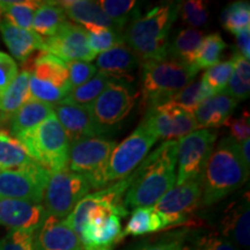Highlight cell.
<instances>
[{
    "label": "cell",
    "instance_id": "cell-30",
    "mask_svg": "<svg viewBox=\"0 0 250 250\" xmlns=\"http://www.w3.org/2000/svg\"><path fill=\"white\" fill-rule=\"evenodd\" d=\"M112 81L115 80L98 72V74L89 81H87L86 83L70 90V93L65 96V99L61 103L89 108L90 104L101 95L103 90L107 88Z\"/></svg>",
    "mask_w": 250,
    "mask_h": 250
},
{
    "label": "cell",
    "instance_id": "cell-17",
    "mask_svg": "<svg viewBox=\"0 0 250 250\" xmlns=\"http://www.w3.org/2000/svg\"><path fill=\"white\" fill-rule=\"evenodd\" d=\"M116 214L95 218L83 225L79 239L83 250H112L123 240L122 223Z\"/></svg>",
    "mask_w": 250,
    "mask_h": 250
},
{
    "label": "cell",
    "instance_id": "cell-40",
    "mask_svg": "<svg viewBox=\"0 0 250 250\" xmlns=\"http://www.w3.org/2000/svg\"><path fill=\"white\" fill-rule=\"evenodd\" d=\"M233 67L234 64L232 59L226 62H219L213 66L206 68L202 77V81L211 90H213L214 94L224 92L230 79V76H232Z\"/></svg>",
    "mask_w": 250,
    "mask_h": 250
},
{
    "label": "cell",
    "instance_id": "cell-24",
    "mask_svg": "<svg viewBox=\"0 0 250 250\" xmlns=\"http://www.w3.org/2000/svg\"><path fill=\"white\" fill-rule=\"evenodd\" d=\"M58 5L64 9L66 17L74 22L83 26L86 31L96 29H112L117 30L116 24L109 19L102 8L100 7L99 1L93 0H66L58 1Z\"/></svg>",
    "mask_w": 250,
    "mask_h": 250
},
{
    "label": "cell",
    "instance_id": "cell-3",
    "mask_svg": "<svg viewBox=\"0 0 250 250\" xmlns=\"http://www.w3.org/2000/svg\"><path fill=\"white\" fill-rule=\"evenodd\" d=\"M179 17V4L162 2L132 21L125 33L124 43L140 62L167 58L169 33Z\"/></svg>",
    "mask_w": 250,
    "mask_h": 250
},
{
    "label": "cell",
    "instance_id": "cell-47",
    "mask_svg": "<svg viewBox=\"0 0 250 250\" xmlns=\"http://www.w3.org/2000/svg\"><path fill=\"white\" fill-rule=\"evenodd\" d=\"M235 52L243 58L250 57V28L245 29L235 35Z\"/></svg>",
    "mask_w": 250,
    "mask_h": 250
},
{
    "label": "cell",
    "instance_id": "cell-50",
    "mask_svg": "<svg viewBox=\"0 0 250 250\" xmlns=\"http://www.w3.org/2000/svg\"><path fill=\"white\" fill-rule=\"evenodd\" d=\"M183 250H184V246H183Z\"/></svg>",
    "mask_w": 250,
    "mask_h": 250
},
{
    "label": "cell",
    "instance_id": "cell-12",
    "mask_svg": "<svg viewBox=\"0 0 250 250\" xmlns=\"http://www.w3.org/2000/svg\"><path fill=\"white\" fill-rule=\"evenodd\" d=\"M202 177L175 184L159 199L153 208L165 219L167 227L189 224L202 203Z\"/></svg>",
    "mask_w": 250,
    "mask_h": 250
},
{
    "label": "cell",
    "instance_id": "cell-32",
    "mask_svg": "<svg viewBox=\"0 0 250 250\" xmlns=\"http://www.w3.org/2000/svg\"><path fill=\"white\" fill-rule=\"evenodd\" d=\"M42 1L35 0H19V1H2L0 0L4 19L13 26L21 29L33 30V19L36 9L40 7Z\"/></svg>",
    "mask_w": 250,
    "mask_h": 250
},
{
    "label": "cell",
    "instance_id": "cell-46",
    "mask_svg": "<svg viewBox=\"0 0 250 250\" xmlns=\"http://www.w3.org/2000/svg\"><path fill=\"white\" fill-rule=\"evenodd\" d=\"M184 239H186V236L183 234L171 235L164 237V239L159 240V241L145 243V245L137 247L133 250H183Z\"/></svg>",
    "mask_w": 250,
    "mask_h": 250
},
{
    "label": "cell",
    "instance_id": "cell-11",
    "mask_svg": "<svg viewBox=\"0 0 250 250\" xmlns=\"http://www.w3.org/2000/svg\"><path fill=\"white\" fill-rule=\"evenodd\" d=\"M50 171L31 160L15 169L0 171V198H11L42 204Z\"/></svg>",
    "mask_w": 250,
    "mask_h": 250
},
{
    "label": "cell",
    "instance_id": "cell-22",
    "mask_svg": "<svg viewBox=\"0 0 250 250\" xmlns=\"http://www.w3.org/2000/svg\"><path fill=\"white\" fill-rule=\"evenodd\" d=\"M0 33L12 56L22 64L29 62V58L35 52H43L44 39L34 30L21 29L1 19Z\"/></svg>",
    "mask_w": 250,
    "mask_h": 250
},
{
    "label": "cell",
    "instance_id": "cell-28",
    "mask_svg": "<svg viewBox=\"0 0 250 250\" xmlns=\"http://www.w3.org/2000/svg\"><path fill=\"white\" fill-rule=\"evenodd\" d=\"M167 224L165 219L152 208H134L131 213L129 221L122 232L123 239L125 236H140L145 234L160 232L166 229Z\"/></svg>",
    "mask_w": 250,
    "mask_h": 250
},
{
    "label": "cell",
    "instance_id": "cell-16",
    "mask_svg": "<svg viewBox=\"0 0 250 250\" xmlns=\"http://www.w3.org/2000/svg\"><path fill=\"white\" fill-rule=\"evenodd\" d=\"M48 215L42 204L0 198V226L7 227L11 230H36Z\"/></svg>",
    "mask_w": 250,
    "mask_h": 250
},
{
    "label": "cell",
    "instance_id": "cell-45",
    "mask_svg": "<svg viewBox=\"0 0 250 250\" xmlns=\"http://www.w3.org/2000/svg\"><path fill=\"white\" fill-rule=\"evenodd\" d=\"M226 126L229 127L230 137L237 143L245 142L250 137V117L248 111H243L241 117H230L226 122Z\"/></svg>",
    "mask_w": 250,
    "mask_h": 250
},
{
    "label": "cell",
    "instance_id": "cell-1",
    "mask_svg": "<svg viewBox=\"0 0 250 250\" xmlns=\"http://www.w3.org/2000/svg\"><path fill=\"white\" fill-rule=\"evenodd\" d=\"M177 140L164 142L131 174L123 197L125 210L152 208L176 184Z\"/></svg>",
    "mask_w": 250,
    "mask_h": 250
},
{
    "label": "cell",
    "instance_id": "cell-15",
    "mask_svg": "<svg viewBox=\"0 0 250 250\" xmlns=\"http://www.w3.org/2000/svg\"><path fill=\"white\" fill-rule=\"evenodd\" d=\"M43 52L65 62L76 61L90 62L96 58L87 44L85 28L70 21H65L54 36L44 39Z\"/></svg>",
    "mask_w": 250,
    "mask_h": 250
},
{
    "label": "cell",
    "instance_id": "cell-13",
    "mask_svg": "<svg viewBox=\"0 0 250 250\" xmlns=\"http://www.w3.org/2000/svg\"><path fill=\"white\" fill-rule=\"evenodd\" d=\"M136 99L137 94L125 81L115 80L90 104L89 111L95 123L108 132L130 114Z\"/></svg>",
    "mask_w": 250,
    "mask_h": 250
},
{
    "label": "cell",
    "instance_id": "cell-51",
    "mask_svg": "<svg viewBox=\"0 0 250 250\" xmlns=\"http://www.w3.org/2000/svg\"><path fill=\"white\" fill-rule=\"evenodd\" d=\"M0 171H1V169H0Z\"/></svg>",
    "mask_w": 250,
    "mask_h": 250
},
{
    "label": "cell",
    "instance_id": "cell-27",
    "mask_svg": "<svg viewBox=\"0 0 250 250\" xmlns=\"http://www.w3.org/2000/svg\"><path fill=\"white\" fill-rule=\"evenodd\" d=\"M204 34L198 29L186 28L180 30L173 42L169 43L167 55H170L174 61L193 66L197 51L202 44Z\"/></svg>",
    "mask_w": 250,
    "mask_h": 250
},
{
    "label": "cell",
    "instance_id": "cell-42",
    "mask_svg": "<svg viewBox=\"0 0 250 250\" xmlns=\"http://www.w3.org/2000/svg\"><path fill=\"white\" fill-rule=\"evenodd\" d=\"M35 230H9L0 240V250H35Z\"/></svg>",
    "mask_w": 250,
    "mask_h": 250
},
{
    "label": "cell",
    "instance_id": "cell-34",
    "mask_svg": "<svg viewBox=\"0 0 250 250\" xmlns=\"http://www.w3.org/2000/svg\"><path fill=\"white\" fill-rule=\"evenodd\" d=\"M33 160L18 139L7 131L0 130V169L8 170L22 167Z\"/></svg>",
    "mask_w": 250,
    "mask_h": 250
},
{
    "label": "cell",
    "instance_id": "cell-18",
    "mask_svg": "<svg viewBox=\"0 0 250 250\" xmlns=\"http://www.w3.org/2000/svg\"><path fill=\"white\" fill-rule=\"evenodd\" d=\"M54 112L70 144L80 139L100 137L107 132L95 123L89 108L58 103L54 105Z\"/></svg>",
    "mask_w": 250,
    "mask_h": 250
},
{
    "label": "cell",
    "instance_id": "cell-39",
    "mask_svg": "<svg viewBox=\"0 0 250 250\" xmlns=\"http://www.w3.org/2000/svg\"><path fill=\"white\" fill-rule=\"evenodd\" d=\"M87 44L94 55H100L115 46L124 44L122 31L112 29H96L87 31Z\"/></svg>",
    "mask_w": 250,
    "mask_h": 250
},
{
    "label": "cell",
    "instance_id": "cell-23",
    "mask_svg": "<svg viewBox=\"0 0 250 250\" xmlns=\"http://www.w3.org/2000/svg\"><path fill=\"white\" fill-rule=\"evenodd\" d=\"M239 102L225 92L218 93L203 101L196 110L193 117L199 129H215L226 124L232 117Z\"/></svg>",
    "mask_w": 250,
    "mask_h": 250
},
{
    "label": "cell",
    "instance_id": "cell-29",
    "mask_svg": "<svg viewBox=\"0 0 250 250\" xmlns=\"http://www.w3.org/2000/svg\"><path fill=\"white\" fill-rule=\"evenodd\" d=\"M66 18L58 1H42L34 14L31 29L41 37L49 39L57 33L62 24L66 21Z\"/></svg>",
    "mask_w": 250,
    "mask_h": 250
},
{
    "label": "cell",
    "instance_id": "cell-26",
    "mask_svg": "<svg viewBox=\"0 0 250 250\" xmlns=\"http://www.w3.org/2000/svg\"><path fill=\"white\" fill-rule=\"evenodd\" d=\"M31 100L29 72L24 68L0 95V118L8 120L19 108Z\"/></svg>",
    "mask_w": 250,
    "mask_h": 250
},
{
    "label": "cell",
    "instance_id": "cell-20",
    "mask_svg": "<svg viewBox=\"0 0 250 250\" xmlns=\"http://www.w3.org/2000/svg\"><path fill=\"white\" fill-rule=\"evenodd\" d=\"M250 206L249 192L233 201L227 206L220 221L221 235L234 245L248 248L250 243Z\"/></svg>",
    "mask_w": 250,
    "mask_h": 250
},
{
    "label": "cell",
    "instance_id": "cell-33",
    "mask_svg": "<svg viewBox=\"0 0 250 250\" xmlns=\"http://www.w3.org/2000/svg\"><path fill=\"white\" fill-rule=\"evenodd\" d=\"M234 67L230 79L228 81L226 92L237 102L245 101L250 94V62L236 52L232 57Z\"/></svg>",
    "mask_w": 250,
    "mask_h": 250
},
{
    "label": "cell",
    "instance_id": "cell-6",
    "mask_svg": "<svg viewBox=\"0 0 250 250\" xmlns=\"http://www.w3.org/2000/svg\"><path fill=\"white\" fill-rule=\"evenodd\" d=\"M116 147L114 140L94 137L70 144L68 170L85 175L93 189L102 190L108 187L107 167L112 151Z\"/></svg>",
    "mask_w": 250,
    "mask_h": 250
},
{
    "label": "cell",
    "instance_id": "cell-48",
    "mask_svg": "<svg viewBox=\"0 0 250 250\" xmlns=\"http://www.w3.org/2000/svg\"><path fill=\"white\" fill-rule=\"evenodd\" d=\"M239 144H240V151H241L243 160L246 161L247 165L250 166V151H249L250 140L247 139V140H245V142H241Z\"/></svg>",
    "mask_w": 250,
    "mask_h": 250
},
{
    "label": "cell",
    "instance_id": "cell-21",
    "mask_svg": "<svg viewBox=\"0 0 250 250\" xmlns=\"http://www.w3.org/2000/svg\"><path fill=\"white\" fill-rule=\"evenodd\" d=\"M140 65V61L126 44L115 46L102 52L96 57L99 73L104 74L114 80H132V73Z\"/></svg>",
    "mask_w": 250,
    "mask_h": 250
},
{
    "label": "cell",
    "instance_id": "cell-37",
    "mask_svg": "<svg viewBox=\"0 0 250 250\" xmlns=\"http://www.w3.org/2000/svg\"><path fill=\"white\" fill-rule=\"evenodd\" d=\"M184 250H237L235 245L215 230H205L184 239Z\"/></svg>",
    "mask_w": 250,
    "mask_h": 250
},
{
    "label": "cell",
    "instance_id": "cell-10",
    "mask_svg": "<svg viewBox=\"0 0 250 250\" xmlns=\"http://www.w3.org/2000/svg\"><path fill=\"white\" fill-rule=\"evenodd\" d=\"M158 142L143 123L112 151L107 167V183L118 182L130 176L149 154Z\"/></svg>",
    "mask_w": 250,
    "mask_h": 250
},
{
    "label": "cell",
    "instance_id": "cell-7",
    "mask_svg": "<svg viewBox=\"0 0 250 250\" xmlns=\"http://www.w3.org/2000/svg\"><path fill=\"white\" fill-rule=\"evenodd\" d=\"M26 70L29 72L31 99L55 105L70 93L66 64L55 56L41 52Z\"/></svg>",
    "mask_w": 250,
    "mask_h": 250
},
{
    "label": "cell",
    "instance_id": "cell-2",
    "mask_svg": "<svg viewBox=\"0 0 250 250\" xmlns=\"http://www.w3.org/2000/svg\"><path fill=\"white\" fill-rule=\"evenodd\" d=\"M249 168L242 158L240 144L232 137L221 139L202 175L203 205H213L240 189L249 179Z\"/></svg>",
    "mask_w": 250,
    "mask_h": 250
},
{
    "label": "cell",
    "instance_id": "cell-4",
    "mask_svg": "<svg viewBox=\"0 0 250 250\" xmlns=\"http://www.w3.org/2000/svg\"><path fill=\"white\" fill-rule=\"evenodd\" d=\"M198 72L191 65L174 59L142 62V105L148 110L165 104L175 94L193 81Z\"/></svg>",
    "mask_w": 250,
    "mask_h": 250
},
{
    "label": "cell",
    "instance_id": "cell-43",
    "mask_svg": "<svg viewBox=\"0 0 250 250\" xmlns=\"http://www.w3.org/2000/svg\"><path fill=\"white\" fill-rule=\"evenodd\" d=\"M66 64L67 71H68V80H70V87L71 90L77 88L87 81H89L92 78H94L98 74V68L95 65L90 64L87 62H67Z\"/></svg>",
    "mask_w": 250,
    "mask_h": 250
},
{
    "label": "cell",
    "instance_id": "cell-9",
    "mask_svg": "<svg viewBox=\"0 0 250 250\" xmlns=\"http://www.w3.org/2000/svg\"><path fill=\"white\" fill-rule=\"evenodd\" d=\"M217 139V130L199 129L177 140L176 184L201 179Z\"/></svg>",
    "mask_w": 250,
    "mask_h": 250
},
{
    "label": "cell",
    "instance_id": "cell-49",
    "mask_svg": "<svg viewBox=\"0 0 250 250\" xmlns=\"http://www.w3.org/2000/svg\"><path fill=\"white\" fill-rule=\"evenodd\" d=\"M1 15H2V12H1V9H0V21H1Z\"/></svg>",
    "mask_w": 250,
    "mask_h": 250
},
{
    "label": "cell",
    "instance_id": "cell-36",
    "mask_svg": "<svg viewBox=\"0 0 250 250\" xmlns=\"http://www.w3.org/2000/svg\"><path fill=\"white\" fill-rule=\"evenodd\" d=\"M226 46V43L220 34L212 33L204 36L202 44L197 51L193 66L201 71L218 64Z\"/></svg>",
    "mask_w": 250,
    "mask_h": 250
},
{
    "label": "cell",
    "instance_id": "cell-41",
    "mask_svg": "<svg viewBox=\"0 0 250 250\" xmlns=\"http://www.w3.org/2000/svg\"><path fill=\"white\" fill-rule=\"evenodd\" d=\"M179 15L190 28L205 26L208 20V5L202 0H187L179 4Z\"/></svg>",
    "mask_w": 250,
    "mask_h": 250
},
{
    "label": "cell",
    "instance_id": "cell-44",
    "mask_svg": "<svg viewBox=\"0 0 250 250\" xmlns=\"http://www.w3.org/2000/svg\"><path fill=\"white\" fill-rule=\"evenodd\" d=\"M19 73L18 64L11 56L0 51V95L11 85Z\"/></svg>",
    "mask_w": 250,
    "mask_h": 250
},
{
    "label": "cell",
    "instance_id": "cell-25",
    "mask_svg": "<svg viewBox=\"0 0 250 250\" xmlns=\"http://www.w3.org/2000/svg\"><path fill=\"white\" fill-rule=\"evenodd\" d=\"M54 114V105L31 99L8 118L9 130L15 139Z\"/></svg>",
    "mask_w": 250,
    "mask_h": 250
},
{
    "label": "cell",
    "instance_id": "cell-38",
    "mask_svg": "<svg viewBox=\"0 0 250 250\" xmlns=\"http://www.w3.org/2000/svg\"><path fill=\"white\" fill-rule=\"evenodd\" d=\"M221 24L225 29L236 35L240 31L250 28L249 1H234L221 12Z\"/></svg>",
    "mask_w": 250,
    "mask_h": 250
},
{
    "label": "cell",
    "instance_id": "cell-14",
    "mask_svg": "<svg viewBox=\"0 0 250 250\" xmlns=\"http://www.w3.org/2000/svg\"><path fill=\"white\" fill-rule=\"evenodd\" d=\"M142 123L156 140H176L198 130L192 114L183 109L162 104L146 110Z\"/></svg>",
    "mask_w": 250,
    "mask_h": 250
},
{
    "label": "cell",
    "instance_id": "cell-35",
    "mask_svg": "<svg viewBox=\"0 0 250 250\" xmlns=\"http://www.w3.org/2000/svg\"><path fill=\"white\" fill-rule=\"evenodd\" d=\"M99 5L120 31L123 30L130 21H134L140 17L139 5L134 0H101Z\"/></svg>",
    "mask_w": 250,
    "mask_h": 250
},
{
    "label": "cell",
    "instance_id": "cell-31",
    "mask_svg": "<svg viewBox=\"0 0 250 250\" xmlns=\"http://www.w3.org/2000/svg\"><path fill=\"white\" fill-rule=\"evenodd\" d=\"M215 95L213 90H211L208 86L201 80H193L189 85H187L179 93L175 94L173 98L168 100L165 104L171 105L183 109L190 114H193L196 108L206 99Z\"/></svg>",
    "mask_w": 250,
    "mask_h": 250
},
{
    "label": "cell",
    "instance_id": "cell-8",
    "mask_svg": "<svg viewBox=\"0 0 250 250\" xmlns=\"http://www.w3.org/2000/svg\"><path fill=\"white\" fill-rule=\"evenodd\" d=\"M92 189V184L85 175L68 169L56 171L50 174L42 205L49 215L64 219Z\"/></svg>",
    "mask_w": 250,
    "mask_h": 250
},
{
    "label": "cell",
    "instance_id": "cell-19",
    "mask_svg": "<svg viewBox=\"0 0 250 250\" xmlns=\"http://www.w3.org/2000/svg\"><path fill=\"white\" fill-rule=\"evenodd\" d=\"M35 250H83L79 235L65 219L48 215L34 235Z\"/></svg>",
    "mask_w": 250,
    "mask_h": 250
},
{
    "label": "cell",
    "instance_id": "cell-5",
    "mask_svg": "<svg viewBox=\"0 0 250 250\" xmlns=\"http://www.w3.org/2000/svg\"><path fill=\"white\" fill-rule=\"evenodd\" d=\"M17 139L28 155L50 173L68 169L70 142L55 112Z\"/></svg>",
    "mask_w": 250,
    "mask_h": 250
}]
</instances>
